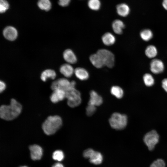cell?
Masks as SVG:
<instances>
[{"mask_svg": "<svg viewBox=\"0 0 167 167\" xmlns=\"http://www.w3.org/2000/svg\"><path fill=\"white\" fill-rule=\"evenodd\" d=\"M76 82L71 81V86L66 92V98L67 104L70 107L74 108L79 105L82 102L81 95L79 91L75 87Z\"/></svg>", "mask_w": 167, "mask_h": 167, "instance_id": "obj_3", "label": "cell"}, {"mask_svg": "<svg viewBox=\"0 0 167 167\" xmlns=\"http://www.w3.org/2000/svg\"><path fill=\"white\" fill-rule=\"evenodd\" d=\"M103 159V156L101 153L95 151L89 159V161L92 164L98 165L102 163Z\"/></svg>", "mask_w": 167, "mask_h": 167, "instance_id": "obj_20", "label": "cell"}, {"mask_svg": "<svg viewBox=\"0 0 167 167\" xmlns=\"http://www.w3.org/2000/svg\"><path fill=\"white\" fill-rule=\"evenodd\" d=\"M31 157L34 160H39L42 155V149L39 145L36 144L31 145L29 146Z\"/></svg>", "mask_w": 167, "mask_h": 167, "instance_id": "obj_12", "label": "cell"}, {"mask_svg": "<svg viewBox=\"0 0 167 167\" xmlns=\"http://www.w3.org/2000/svg\"><path fill=\"white\" fill-rule=\"evenodd\" d=\"M111 127L116 130H121L126 126L127 123V117L125 114L115 112L113 113L109 120Z\"/></svg>", "mask_w": 167, "mask_h": 167, "instance_id": "obj_4", "label": "cell"}, {"mask_svg": "<svg viewBox=\"0 0 167 167\" xmlns=\"http://www.w3.org/2000/svg\"><path fill=\"white\" fill-rule=\"evenodd\" d=\"M37 5L40 9L46 11L49 10L51 7L49 0H39Z\"/></svg>", "mask_w": 167, "mask_h": 167, "instance_id": "obj_24", "label": "cell"}, {"mask_svg": "<svg viewBox=\"0 0 167 167\" xmlns=\"http://www.w3.org/2000/svg\"><path fill=\"white\" fill-rule=\"evenodd\" d=\"M6 88V85L5 83L1 80L0 82V92H3Z\"/></svg>", "mask_w": 167, "mask_h": 167, "instance_id": "obj_35", "label": "cell"}, {"mask_svg": "<svg viewBox=\"0 0 167 167\" xmlns=\"http://www.w3.org/2000/svg\"><path fill=\"white\" fill-rule=\"evenodd\" d=\"M71 85V81H70L66 79L61 78L53 82L51 85V88L53 90L61 89L66 91Z\"/></svg>", "mask_w": 167, "mask_h": 167, "instance_id": "obj_7", "label": "cell"}, {"mask_svg": "<svg viewBox=\"0 0 167 167\" xmlns=\"http://www.w3.org/2000/svg\"><path fill=\"white\" fill-rule=\"evenodd\" d=\"M9 8V4L6 0H0V12L3 13L6 11Z\"/></svg>", "mask_w": 167, "mask_h": 167, "instance_id": "obj_31", "label": "cell"}, {"mask_svg": "<svg viewBox=\"0 0 167 167\" xmlns=\"http://www.w3.org/2000/svg\"><path fill=\"white\" fill-rule=\"evenodd\" d=\"M143 80L145 85L147 86H151L154 83V79L150 74L146 73L143 76Z\"/></svg>", "mask_w": 167, "mask_h": 167, "instance_id": "obj_27", "label": "cell"}, {"mask_svg": "<svg viewBox=\"0 0 167 167\" xmlns=\"http://www.w3.org/2000/svg\"><path fill=\"white\" fill-rule=\"evenodd\" d=\"M94 151H95L92 148L87 149L84 152L83 156L84 158L89 159Z\"/></svg>", "mask_w": 167, "mask_h": 167, "instance_id": "obj_32", "label": "cell"}, {"mask_svg": "<svg viewBox=\"0 0 167 167\" xmlns=\"http://www.w3.org/2000/svg\"><path fill=\"white\" fill-rule=\"evenodd\" d=\"M116 11L119 15L122 17H126L129 14L130 9L129 6L126 4L121 3L117 6Z\"/></svg>", "mask_w": 167, "mask_h": 167, "instance_id": "obj_16", "label": "cell"}, {"mask_svg": "<svg viewBox=\"0 0 167 167\" xmlns=\"http://www.w3.org/2000/svg\"><path fill=\"white\" fill-rule=\"evenodd\" d=\"M64 59L68 63L75 64L77 61V58L75 54L71 49L65 50L63 54Z\"/></svg>", "mask_w": 167, "mask_h": 167, "instance_id": "obj_13", "label": "cell"}, {"mask_svg": "<svg viewBox=\"0 0 167 167\" xmlns=\"http://www.w3.org/2000/svg\"><path fill=\"white\" fill-rule=\"evenodd\" d=\"M142 39L145 41H148L153 36L152 31L149 29H145L142 30L140 33Z\"/></svg>", "mask_w": 167, "mask_h": 167, "instance_id": "obj_25", "label": "cell"}, {"mask_svg": "<svg viewBox=\"0 0 167 167\" xmlns=\"http://www.w3.org/2000/svg\"><path fill=\"white\" fill-rule=\"evenodd\" d=\"M89 59L92 64L96 68H101L104 66L101 57L97 53L91 55Z\"/></svg>", "mask_w": 167, "mask_h": 167, "instance_id": "obj_18", "label": "cell"}, {"mask_svg": "<svg viewBox=\"0 0 167 167\" xmlns=\"http://www.w3.org/2000/svg\"><path fill=\"white\" fill-rule=\"evenodd\" d=\"M56 76L55 72L51 69H47L41 73V79L44 82L46 81L48 78L54 79Z\"/></svg>", "mask_w": 167, "mask_h": 167, "instance_id": "obj_21", "label": "cell"}, {"mask_svg": "<svg viewBox=\"0 0 167 167\" xmlns=\"http://www.w3.org/2000/svg\"><path fill=\"white\" fill-rule=\"evenodd\" d=\"M101 57L104 66L112 67L114 63V56L110 51L105 49L99 50L96 53Z\"/></svg>", "mask_w": 167, "mask_h": 167, "instance_id": "obj_5", "label": "cell"}, {"mask_svg": "<svg viewBox=\"0 0 167 167\" xmlns=\"http://www.w3.org/2000/svg\"><path fill=\"white\" fill-rule=\"evenodd\" d=\"M20 167H28L26 166H20Z\"/></svg>", "mask_w": 167, "mask_h": 167, "instance_id": "obj_38", "label": "cell"}, {"mask_svg": "<svg viewBox=\"0 0 167 167\" xmlns=\"http://www.w3.org/2000/svg\"><path fill=\"white\" fill-rule=\"evenodd\" d=\"M74 73L76 77L81 80H86L89 77L88 72L83 68H76L75 70Z\"/></svg>", "mask_w": 167, "mask_h": 167, "instance_id": "obj_15", "label": "cell"}, {"mask_svg": "<svg viewBox=\"0 0 167 167\" xmlns=\"http://www.w3.org/2000/svg\"><path fill=\"white\" fill-rule=\"evenodd\" d=\"M71 0H58V3L61 6H67L70 3Z\"/></svg>", "mask_w": 167, "mask_h": 167, "instance_id": "obj_33", "label": "cell"}, {"mask_svg": "<svg viewBox=\"0 0 167 167\" xmlns=\"http://www.w3.org/2000/svg\"><path fill=\"white\" fill-rule=\"evenodd\" d=\"M89 95L90 98L88 104L97 106L101 105L103 103L102 98L95 91H91Z\"/></svg>", "mask_w": 167, "mask_h": 167, "instance_id": "obj_11", "label": "cell"}, {"mask_svg": "<svg viewBox=\"0 0 167 167\" xmlns=\"http://www.w3.org/2000/svg\"><path fill=\"white\" fill-rule=\"evenodd\" d=\"M150 69L153 73L158 74L163 71L164 65L161 60L157 59H154L151 62Z\"/></svg>", "mask_w": 167, "mask_h": 167, "instance_id": "obj_8", "label": "cell"}, {"mask_svg": "<svg viewBox=\"0 0 167 167\" xmlns=\"http://www.w3.org/2000/svg\"><path fill=\"white\" fill-rule=\"evenodd\" d=\"M96 109V106L88 104L86 109L87 115L88 116H92L95 112Z\"/></svg>", "mask_w": 167, "mask_h": 167, "instance_id": "obj_29", "label": "cell"}, {"mask_svg": "<svg viewBox=\"0 0 167 167\" xmlns=\"http://www.w3.org/2000/svg\"><path fill=\"white\" fill-rule=\"evenodd\" d=\"M124 27V23L122 20L119 19H116L112 23V29L114 32L117 34H121Z\"/></svg>", "mask_w": 167, "mask_h": 167, "instance_id": "obj_19", "label": "cell"}, {"mask_svg": "<svg viewBox=\"0 0 167 167\" xmlns=\"http://www.w3.org/2000/svg\"><path fill=\"white\" fill-rule=\"evenodd\" d=\"M52 167H64L63 165L60 163H57L54 164Z\"/></svg>", "mask_w": 167, "mask_h": 167, "instance_id": "obj_36", "label": "cell"}, {"mask_svg": "<svg viewBox=\"0 0 167 167\" xmlns=\"http://www.w3.org/2000/svg\"><path fill=\"white\" fill-rule=\"evenodd\" d=\"M3 34L5 38L11 41L15 40L18 36L17 30L11 26L6 27L3 30Z\"/></svg>", "mask_w": 167, "mask_h": 167, "instance_id": "obj_9", "label": "cell"}, {"mask_svg": "<svg viewBox=\"0 0 167 167\" xmlns=\"http://www.w3.org/2000/svg\"><path fill=\"white\" fill-rule=\"evenodd\" d=\"M150 167H165V164L162 159H159L153 161Z\"/></svg>", "mask_w": 167, "mask_h": 167, "instance_id": "obj_30", "label": "cell"}, {"mask_svg": "<svg viewBox=\"0 0 167 167\" xmlns=\"http://www.w3.org/2000/svg\"><path fill=\"white\" fill-rule=\"evenodd\" d=\"M73 67L69 64H64L60 67V71L61 73L66 77H71L74 73Z\"/></svg>", "mask_w": 167, "mask_h": 167, "instance_id": "obj_14", "label": "cell"}, {"mask_svg": "<svg viewBox=\"0 0 167 167\" xmlns=\"http://www.w3.org/2000/svg\"><path fill=\"white\" fill-rule=\"evenodd\" d=\"M22 110L21 104L14 99H11L9 105H2L0 108V118L4 120L10 121L17 118Z\"/></svg>", "mask_w": 167, "mask_h": 167, "instance_id": "obj_1", "label": "cell"}, {"mask_svg": "<svg viewBox=\"0 0 167 167\" xmlns=\"http://www.w3.org/2000/svg\"><path fill=\"white\" fill-rule=\"evenodd\" d=\"M162 86L164 90L167 92V79H164L162 82Z\"/></svg>", "mask_w": 167, "mask_h": 167, "instance_id": "obj_34", "label": "cell"}, {"mask_svg": "<svg viewBox=\"0 0 167 167\" xmlns=\"http://www.w3.org/2000/svg\"><path fill=\"white\" fill-rule=\"evenodd\" d=\"M146 55L149 58H155L157 54V50L156 47L153 45L148 46L145 50Z\"/></svg>", "mask_w": 167, "mask_h": 167, "instance_id": "obj_22", "label": "cell"}, {"mask_svg": "<svg viewBox=\"0 0 167 167\" xmlns=\"http://www.w3.org/2000/svg\"><path fill=\"white\" fill-rule=\"evenodd\" d=\"M162 5L164 8L167 10V0H163Z\"/></svg>", "mask_w": 167, "mask_h": 167, "instance_id": "obj_37", "label": "cell"}, {"mask_svg": "<svg viewBox=\"0 0 167 167\" xmlns=\"http://www.w3.org/2000/svg\"><path fill=\"white\" fill-rule=\"evenodd\" d=\"M52 157L55 160L61 161L63 159L64 155L62 151L57 150L53 153Z\"/></svg>", "mask_w": 167, "mask_h": 167, "instance_id": "obj_28", "label": "cell"}, {"mask_svg": "<svg viewBox=\"0 0 167 167\" xmlns=\"http://www.w3.org/2000/svg\"><path fill=\"white\" fill-rule=\"evenodd\" d=\"M88 4L89 8L93 11L98 10L101 6L100 0H89Z\"/></svg>", "mask_w": 167, "mask_h": 167, "instance_id": "obj_26", "label": "cell"}, {"mask_svg": "<svg viewBox=\"0 0 167 167\" xmlns=\"http://www.w3.org/2000/svg\"><path fill=\"white\" fill-rule=\"evenodd\" d=\"M111 94L118 99L121 98L123 96L124 92L120 87L118 86H112L110 89Z\"/></svg>", "mask_w": 167, "mask_h": 167, "instance_id": "obj_23", "label": "cell"}, {"mask_svg": "<svg viewBox=\"0 0 167 167\" xmlns=\"http://www.w3.org/2000/svg\"><path fill=\"white\" fill-rule=\"evenodd\" d=\"M159 135L154 130L147 133L144 136L143 141L149 150L152 151L158 142Z\"/></svg>", "mask_w": 167, "mask_h": 167, "instance_id": "obj_6", "label": "cell"}, {"mask_svg": "<svg viewBox=\"0 0 167 167\" xmlns=\"http://www.w3.org/2000/svg\"><path fill=\"white\" fill-rule=\"evenodd\" d=\"M65 98L66 92L61 89H57L53 90L50 97V101L54 103L62 101Z\"/></svg>", "mask_w": 167, "mask_h": 167, "instance_id": "obj_10", "label": "cell"}, {"mask_svg": "<svg viewBox=\"0 0 167 167\" xmlns=\"http://www.w3.org/2000/svg\"><path fill=\"white\" fill-rule=\"evenodd\" d=\"M101 39L103 44L107 46L113 45L116 41V38L114 35L109 32L104 34L102 36Z\"/></svg>", "mask_w": 167, "mask_h": 167, "instance_id": "obj_17", "label": "cell"}, {"mask_svg": "<svg viewBox=\"0 0 167 167\" xmlns=\"http://www.w3.org/2000/svg\"><path fill=\"white\" fill-rule=\"evenodd\" d=\"M62 123L61 117L58 115L49 116L43 123L42 127L45 134L53 135L62 126Z\"/></svg>", "mask_w": 167, "mask_h": 167, "instance_id": "obj_2", "label": "cell"}]
</instances>
